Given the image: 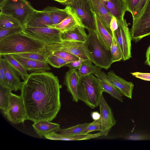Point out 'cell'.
Returning <instances> with one entry per match:
<instances>
[{
    "label": "cell",
    "mask_w": 150,
    "mask_h": 150,
    "mask_svg": "<svg viewBox=\"0 0 150 150\" xmlns=\"http://www.w3.org/2000/svg\"><path fill=\"white\" fill-rule=\"evenodd\" d=\"M61 88L57 77L52 72L29 74L21 90L27 120L35 122L54 119L61 108Z\"/></svg>",
    "instance_id": "obj_1"
},
{
    "label": "cell",
    "mask_w": 150,
    "mask_h": 150,
    "mask_svg": "<svg viewBox=\"0 0 150 150\" xmlns=\"http://www.w3.org/2000/svg\"><path fill=\"white\" fill-rule=\"evenodd\" d=\"M46 45L21 32L0 40V56L5 54L45 52Z\"/></svg>",
    "instance_id": "obj_2"
},
{
    "label": "cell",
    "mask_w": 150,
    "mask_h": 150,
    "mask_svg": "<svg viewBox=\"0 0 150 150\" xmlns=\"http://www.w3.org/2000/svg\"><path fill=\"white\" fill-rule=\"evenodd\" d=\"M87 30L88 33L84 47L89 60L98 67L108 70L113 63L110 52L101 44L95 32Z\"/></svg>",
    "instance_id": "obj_3"
},
{
    "label": "cell",
    "mask_w": 150,
    "mask_h": 150,
    "mask_svg": "<svg viewBox=\"0 0 150 150\" xmlns=\"http://www.w3.org/2000/svg\"><path fill=\"white\" fill-rule=\"evenodd\" d=\"M103 92L98 79L93 74L80 77L77 88L78 99L91 108L98 105Z\"/></svg>",
    "instance_id": "obj_4"
},
{
    "label": "cell",
    "mask_w": 150,
    "mask_h": 150,
    "mask_svg": "<svg viewBox=\"0 0 150 150\" xmlns=\"http://www.w3.org/2000/svg\"><path fill=\"white\" fill-rule=\"evenodd\" d=\"M0 9V13L17 20L23 28L28 18L36 10L26 0H6Z\"/></svg>",
    "instance_id": "obj_5"
},
{
    "label": "cell",
    "mask_w": 150,
    "mask_h": 150,
    "mask_svg": "<svg viewBox=\"0 0 150 150\" xmlns=\"http://www.w3.org/2000/svg\"><path fill=\"white\" fill-rule=\"evenodd\" d=\"M22 32L37 41L47 45L60 42L62 40V33L58 30L49 27L26 28Z\"/></svg>",
    "instance_id": "obj_6"
},
{
    "label": "cell",
    "mask_w": 150,
    "mask_h": 150,
    "mask_svg": "<svg viewBox=\"0 0 150 150\" xmlns=\"http://www.w3.org/2000/svg\"><path fill=\"white\" fill-rule=\"evenodd\" d=\"M4 116L12 124L23 123L27 120L26 111L22 98L11 93L8 105L3 112Z\"/></svg>",
    "instance_id": "obj_7"
},
{
    "label": "cell",
    "mask_w": 150,
    "mask_h": 150,
    "mask_svg": "<svg viewBox=\"0 0 150 150\" xmlns=\"http://www.w3.org/2000/svg\"><path fill=\"white\" fill-rule=\"evenodd\" d=\"M130 31L132 40L135 42L150 35V0L142 14L133 19Z\"/></svg>",
    "instance_id": "obj_8"
},
{
    "label": "cell",
    "mask_w": 150,
    "mask_h": 150,
    "mask_svg": "<svg viewBox=\"0 0 150 150\" xmlns=\"http://www.w3.org/2000/svg\"><path fill=\"white\" fill-rule=\"evenodd\" d=\"M67 6L70 7L85 28L96 31L93 14L88 0H76Z\"/></svg>",
    "instance_id": "obj_9"
},
{
    "label": "cell",
    "mask_w": 150,
    "mask_h": 150,
    "mask_svg": "<svg viewBox=\"0 0 150 150\" xmlns=\"http://www.w3.org/2000/svg\"><path fill=\"white\" fill-rule=\"evenodd\" d=\"M84 43V42L62 40L60 42L47 45L45 51L49 54L57 51H64L84 60H90L85 49Z\"/></svg>",
    "instance_id": "obj_10"
},
{
    "label": "cell",
    "mask_w": 150,
    "mask_h": 150,
    "mask_svg": "<svg viewBox=\"0 0 150 150\" xmlns=\"http://www.w3.org/2000/svg\"><path fill=\"white\" fill-rule=\"evenodd\" d=\"M117 23L118 28L113 33L122 54V60L125 61L131 57L132 39L126 20Z\"/></svg>",
    "instance_id": "obj_11"
},
{
    "label": "cell",
    "mask_w": 150,
    "mask_h": 150,
    "mask_svg": "<svg viewBox=\"0 0 150 150\" xmlns=\"http://www.w3.org/2000/svg\"><path fill=\"white\" fill-rule=\"evenodd\" d=\"M98 105L99 107L102 129L99 132L101 136H107L112 127L116 122L112 109L106 101L103 94Z\"/></svg>",
    "instance_id": "obj_12"
},
{
    "label": "cell",
    "mask_w": 150,
    "mask_h": 150,
    "mask_svg": "<svg viewBox=\"0 0 150 150\" xmlns=\"http://www.w3.org/2000/svg\"><path fill=\"white\" fill-rule=\"evenodd\" d=\"M53 25L48 13L44 10L35 11L28 18L23 28L49 27Z\"/></svg>",
    "instance_id": "obj_13"
},
{
    "label": "cell",
    "mask_w": 150,
    "mask_h": 150,
    "mask_svg": "<svg viewBox=\"0 0 150 150\" xmlns=\"http://www.w3.org/2000/svg\"><path fill=\"white\" fill-rule=\"evenodd\" d=\"M93 13L97 37L104 48L110 51L113 37L112 33L106 27L97 15Z\"/></svg>",
    "instance_id": "obj_14"
},
{
    "label": "cell",
    "mask_w": 150,
    "mask_h": 150,
    "mask_svg": "<svg viewBox=\"0 0 150 150\" xmlns=\"http://www.w3.org/2000/svg\"><path fill=\"white\" fill-rule=\"evenodd\" d=\"M107 74V80L119 90L122 94L132 99L134 87L132 82L126 81L117 76L112 71H110Z\"/></svg>",
    "instance_id": "obj_15"
},
{
    "label": "cell",
    "mask_w": 150,
    "mask_h": 150,
    "mask_svg": "<svg viewBox=\"0 0 150 150\" xmlns=\"http://www.w3.org/2000/svg\"><path fill=\"white\" fill-rule=\"evenodd\" d=\"M0 64L3 67L8 82L9 88L12 91L21 90L23 82L21 81L19 75L12 67L2 57H0Z\"/></svg>",
    "instance_id": "obj_16"
},
{
    "label": "cell",
    "mask_w": 150,
    "mask_h": 150,
    "mask_svg": "<svg viewBox=\"0 0 150 150\" xmlns=\"http://www.w3.org/2000/svg\"><path fill=\"white\" fill-rule=\"evenodd\" d=\"M88 1L92 12L96 14L106 27L111 31L110 23L112 16L106 8L103 0H88Z\"/></svg>",
    "instance_id": "obj_17"
},
{
    "label": "cell",
    "mask_w": 150,
    "mask_h": 150,
    "mask_svg": "<svg viewBox=\"0 0 150 150\" xmlns=\"http://www.w3.org/2000/svg\"><path fill=\"white\" fill-rule=\"evenodd\" d=\"M11 54L27 71L41 72L46 71L51 69L46 62L30 59L14 54Z\"/></svg>",
    "instance_id": "obj_18"
},
{
    "label": "cell",
    "mask_w": 150,
    "mask_h": 150,
    "mask_svg": "<svg viewBox=\"0 0 150 150\" xmlns=\"http://www.w3.org/2000/svg\"><path fill=\"white\" fill-rule=\"evenodd\" d=\"M103 2L108 12L117 22L125 19L124 16L127 10L125 0H103Z\"/></svg>",
    "instance_id": "obj_19"
},
{
    "label": "cell",
    "mask_w": 150,
    "mask_h": 150,
    "mask_svg": "<svg viewBox=\"0 0 150 150\" xmlns=\"http://www.w3.org/2000/svg\"><path fill=\"white\" fill-rule=\"evenodd\" d=\"M80 77L78 71L69 69L64 76V84L67 88V91L71 94L72 100L77 102L79 100L77 93V88Z\"/></svg>",
    "instance_id": "obj_20"
},
{
    "label": "cell",
    "mask_w": 150,
    "mask_h": 150,
    "mask_svg": "<svg viewBox=\"0 0 150 150\" xmlns=\"http://www.w3.org/2000/svg\"><path fill=\"white\" fill-rule=\"evenodd\" d=\"M101 69L94 74L98 79L103 92L108 93L112 98L123 102L122 94L120 91L107 80V74Z\"/></svg>",
    "instance_id": "obj_21"
},
{
    "label": "cell",
    "mask_w": 150,
    "mask_h": 150,
    "mask_svg": "<svg viewBox=\"0 0 150 150\" xmlns=\"http://www.w3.org/2000/svg\"><path fill=\"white\" fill-rule=\"evenodd\" d=\"M68 6L69 14L67 17L59 23L52 25L49 27L57 29L62 33H64L72 30L78 26L84 27L75 13L70 7Z\"/></svg>",
    "instance_id": "obj_22"
},
{
    "label": "cell",
    "mask_w": 150,
    "mask_h": 150,
    "mask_svg": "<svg viewBox=\"0 0 150 150\" xmlns=\"http://www.w3.org/2000/svg\"><path fill=\"white\" fill-rule=\"evenodd\" d=\"M32 126L35 132L41 138L53 132L56 133L60 129L59 124L47 120L35 122Z\"/></svg>",
    "instance_id": "obj_23"
},
{
    "label": "cell",
    "mask_w": 150,
    "mask_h": 150,
    "mask_svg": "<svg viewBox=\"0 0 150 150\" xmlns=\"http://www.w3.org/2000/svg\"><path fill=\"white\" fill-rule=\"evenodd\" d=\"M100 136L99 132L95 134H82L76 135H63L53 132L45 135L46 139L56 140L76 141L89 139Z\"/></svg>",
    "instance_id": "obj_24"
},
{
    "label": "cell",
    "mask_w": 150,
    "mask_h": 150,
    "mask_svg": "<svg viewBox=\"0 0 150 150\" xmlns=\"http://www.w3.org/2000/svg\"><path fill=\"white\" fill-rule=\"evenodd\" d=\"M47 12L53 23V25L57 24L68 16L69 6H66L64 9H60L54 6H48L43 10Z\"/></svg>",
    "instance_id": "obj_25"
},
{
    "label": "cell",
    "mask_w": 150,
    "mask_h": 150,
    "mask_svg": "<svg viewBox=\"0 0 150 150\" xmlns=\"http://www.w3.org/2000/svg\"><path fill=\"white\" fill-rule=\"evenodd\" d=\"M85 28L78 26L72 30L62 33V40H69L76 41L85 42L88 35L85 30Z\"/></svg>",
    "instance_id": "obj_26"
},
{
    "label": "cell",
    "mask_w": 150,
    "mask_h": 150,
    "mask_svg": "<svg viewBox=\"0 0 150 150\" xmlns=\"http://www.w3.org/2000/svg\"><path fill=\"white\" fill-rule=\"evenodd\" d=\"M0 56L3 57L4 59L16 71L23 81L28 76L29 74L27 71L11 54H5Z\"/></svg>",
    "instance_id": "obj_27"
},
{
    "label": "cell",
    "mask_w": 150,
    "mask_h": 150,
    "mask_svg": "<svg viewBox=\"0 0 150 150\" xmlns=\"http://www.w3.org/2000/svg\"><path fill=\"white\" fill-rule=\"evenodd\" d=\"M92 63L89 60H85L83 62L78 71L80 77L94 74L98 71L101 68L93 65Z\"/></svg>",
    "instance_id": "obj_28"
},
{
    "label": "cell",
    "mask_w": 150,
    "mask_h": 150,
    "mask_svg": "<svg viewBox=\"0 0 150 150\" xmlns=\"http://www.w3.org/2000/svg\"><path fill=\"white\" fill-rule=\"evenodd\" d=\"M20 26L22 25L15 18L10 15L0 13V28H10Z\"/></svg>",
    "instance_id": "obj_29"
},
{
    "label": "cell",
    "mask_w": 150,
    "mask_h": 150,
    "mask_svg": "<svg viewBox=\"0 0 150 150\" xmlns=\"http://www.w3.org/2000/svg\"><path fill=\"white\" fill-rule=\"evenodd\" d=\"M12 91L9 88L0 85V108L2 112L8 105Z\"/></svg>",
    "instance_id": "obj_30"
},
{
    "label": "cell",
    "mask_w": 150,
    "mask_h": 150,
    "mask_svg": "<svg viewBox=\"0 0 150 150\" xmlns=\"http://www.w3.org/2000/svg\"><path fill=\"white\" fill-rule=\"evenodd\" d=\"M112 33V39L110 51L111 54L112 61L113 63L122 60L123 55L114 34L113 32Z\"/></svg>",
    "instance_id": "obj_31"
},
{
    "label": "cell",
    "mask_w": 150,
    "mask_h": 150,
    "mask_svg": "<svg viewBox=\"0 0 150 150\" xmlns=\"http://www.w3.org/2000/svg\"><path fill=\"white\" fill-rule=\"evenodd\" d=\"M90 123H84L78 124L67 128L61 129L60 134L63 135H76L83 134Z\"/></svg>",
    "instance_id": "obj_32"
},
{
    "label": "cell",
    "mask_w": 150,
    "mask_h": 150,
    "mask_svg": "<svg viewBox=\"0 0 150 150\" xmlns=\"http://www.w3.org/2000/svg\"><path fill=\"white\" fill-rule=\"evenodd\" d=\"M14 54L30 59L41 62H46V59L49 54L45 51V52L42 53L29 52Z\"/></svg>",
    "instance_id": "obj_33"
},
{
    "label": "cell",
    "mask_w": 150,
    "mask_h": 150,
    "mask_svg": "<svg viewBox=\"0 0 150 150\" xmlns=\"http://www.w3.org/2000/svg\"><path fill=\"white\" fill-rule=\"evenodd\" d=\"M46 62L52 67L59 68L64 66L67 63L62 59L52 54H49L46 59Z\"/></svg>",
    "instance_id": "obj_34"
},
{
    "label": "cell",
    "mask_w": 150,
    "mask_h": 150,
    "mask_svg": "<svg viewBox=\"0 0 150 150\" xmlns=\"http://www.w3.org/2000/svg\"><path fill=\"white\" fill-rule=\"evenodd\" d=\"M23 28L22 26L6 29L0 28V40L14 34L22 32Z\"/></svg>",
    "instance_id": "obj_35"
},
{
    "label": "cell",
    "mask_w": 150,
    "mask_h": 150,
    "mask_svg": "<svg viewBox=\"0 0 150 150\" xmlns=\"http://www.w3.org/2000/svg\"><path fill=\"white\" fill-rule=\"evenodd\" d=\"M150 0H140L131 13L133 19L139 17L143 13Z\"/></svg>",
    "instance_id": "obj_36"
},
{
    "label": "cell",
    "mask_w": 150,
    "mask_h": 150,
    "mask_svg": "<svg viewBox=\"0 0 150 150\" xmlns=\"http://www.w3.org/2000/svg\"><path fill=\"white\" fill-rule=\"evenodd\" d=\"M52 54L59 57L67 63L78 60L80 58L74 54L64 51H57L52 54Z\"/></svg>",
    "instance_id": "obj_37"
},
{
    "label": "cell",
    "mask_w": 150,
    "mask_h": 150,
    "mask_svg": "<svg viewBox=\"0 0 150 150\" xmlns=\"http://www.w3.org/2000/svg\"><path fill=\"white\" fill-rule=\"evenodd\" d=\"M102 129V125L100 117L98 120H94L90 123L88 126L84 131L83 134L88 133L96 131H100Z\"/></svg>",
    "instance_id": "obj_38"
},
{
    "label": "cell",
    "mask_w": 150,
    "mask_h": 150,
    "mask_svg": "<svg viewBox=\"0 0 150 150\" xmlns=\"http://www.w3.org/2000/svg\"><path fill=\"white\" fill-rule=\"evenodd\" d=\"M85 60L80 58L78 60L67 63L64 67H67L70 69H79L81 64Z\"/></svg>",
    "instance_id": "obj_39"
},
{
    "label": "cell",
    "mask_w": 150,
    "mask_h": 150,
    "mask_svg": "<svg viewBox=\"0 0 150 150\" xmlns=\"http://www.w3.org/2000/svg\"><path fill=\"white\" fill-rule=\"evenodd\" d=\"M0 85L4 87L9 88L8 82L4 69L1 64H0Z\"/></svg>",
    "instance_id": "obj_40"
},
{
    "label": "cell",
    "mask_w": 150,
    "mask_h": 150,
    "mask_svg": "<svg viewBox=\"0 0 150 150\" xmlns=\"http://www.w3.org/2000/svg\"><path fill=\"white\" fill-rule=\"evenodd\" d=\"M140 0H125L127 11L131 13Z\"/></svg>",
    "instance_id": "obj_41"
},
{
    "label": "cell",
    "mask_w": 150,
    "mask_h": 150,
    "mask_svg": "<svg viewBox=\"0 0 150 150\" xmlns=\"http://www.w3.org/2000/svg\"><path fill=\"white\" fill-rule=\"evenodd\" d=\"M133 76L141 79L150 81V73H142L138 72L131 73Z\"/></svg>",
    "instance_id": "obj_42"
},
{
    "label": "cell",
    "mask_w": 150,
    "mask_h": 150,
    "mask_svg": "<svg viewBox=\"0 0 150 150\" xmlns=\"http://www.w3.org/2000/svg\"><path fill=\"white\" fill-rule=\"evenodd\" d=\"M126 139L129 140H144L150 139V137L141 134H133L129 135Z\"/></svg>",
    "instance_id": "obj_43"
},
{
    "label": "cell",
    "mask_w": 150,
    "mask_h": 150,
    "mask_svg": "<svg viewBox=\"0 0 150 150\" xmlns=\"http://www.w3.org/2000/svg\"><path fill=\"white\" fill-rule=\"evenodd\" d=\"M118 26L116 18L115 17L112 16L110 23V28L112 33L117 29Z\"/></svg>",
    "instance_id": "obj_44"
},
{
    "label": "cell",
    "mask_w": 150,
    "mask_h": 150,
    "mask_svg": "<svg viewBox=\"0 0 150 150\" xmlns=\"http://www.w3.org/2000/svg\"><path fill=\"white\" fill-rule=\"evenodd\" d=\"M145 63L150 67V45L148 48L146 54Z\"/></svg>",
    "instance_id": "obj_45"
},
{
    "label": "cell",
    "mask_w": 150,
    "mask_h": 150,
    "mask_svg": "<svg viewBox=\"0 0 150 150\" xmlns=\"http://www.w3.org/2000/svg\"><path fill=\"white\" fill-rule=\"evenodd\" d=\"M92 118L94 120L99 119L100 117V113L98 112L95 111L92 112L91 114Z\"/></svg>",
    "instance_id": "obj_46"
},
{
    "label": "cell",
    "mask_w": 150,
    "mask_h": 150,
    "mask_svg": "<svg viewBox=\"0 0 150 150\" xmlns=\"http://www.w3.org/2000/svg\"><path fill=\"white\" fill-rule=\"evenodd\" d=\"M75 0H67V1L63 4V5L67 6Z\"/></svg>",
    "instance_id": "obj_47"
},
{
    "label": "cell",
    "mask_w": 150,
    "mask_h": 150,
    "mask_svg": "<svg viewBox=\"0 0 150 150\" xmlns=\"http://www.w3.org/2000/svg\"><path fill=\"white\" fill-rule=\"evenodd\" d=\"M57 1L63 4L67 1V0H54Z\"/></svg>",
    "instance_id": "obj_48"
},
{
    "label": "cell",
    "mask_w": 150,
    "mask_h": 150,
    "mask_svg": "<svg viewBox=\"0 0 150 150\" xmlns=\"http://www.w3.org/2000/svg\"><path fill=\"white\" fill-rule=\"evenodd\" d=\"M6 0H0V7L1 6Z\"/></svg>",
    "instance_id": "obj_49"
},
{
    "label": "cell",
    "mask_w": 150,
    "mask_h": 150,
    "mask_svg": "<svg viewBox=\"0 0 150 150\" xmlns=\"http://www.w3.org/2000/svg\"><path fill=\"white\" fill-rule=\"evenodd\" d=\"M104 0V1H108V0Z\"/></svg>",
    "instance_id": "obj_50"
}]
</instances>
